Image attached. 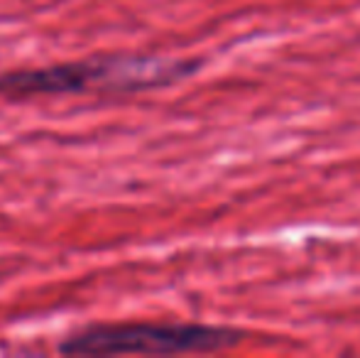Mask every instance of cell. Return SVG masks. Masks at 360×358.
I'll use <instances>...</instances> for the list:
<instances>
[{"label": "cell", "instance_id": "obj_1", "mask_svg": "<svg viewBox=\"0 0 360 358\" xmlns=\"http://www.w3.org/2000/svg\"><path fill=\"white\" fill-rule=\"evenodd\" d=\"M199 59L157 57V54H96L79 62L37 69H13L0 74V98L30 101L42 96H130L165 89L194 77Z\"/></svg>", "mask_w": 360, "mask_h": 358}, {"label": "cell", "instance_id": "obj_2", "mask_svg": "<svg viewBox=\"0 0 360 358\" xmlns=\"http://www.w3.org/2000/svg\"><path fill=\"white\" fill-rule=\"evenodd\" d=\"M245 334L209 324H89L59 344L67 356L123 354H214L238 346Z\"/></svg>", "mask_w": 360, "mask_h": 358}]
</instances>
